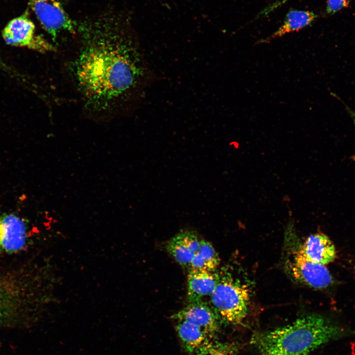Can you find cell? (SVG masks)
<instances>
[{"label": "cell", "mask_w": 355, "mask_h": 355, "mask_svg": "<svg viewBox=\"0 0 355 355\" xmlns=\"http://www.w3.org/2000/svg\"><path fill=\"white\" fill-rule=\"evenodd\" d=\"M76 27L83 45L76 74L87 101L104 108L142 97L151 73L127 19L106 12Z\"/></svg>", "instance_id": "cell-1"}, {"label": "cell", "mask_w": 355, "mask_h": 355, "mask_svg": "<svg viewBox=\"0 0 355 355\" xmlns=\"http://www.w3.org/2000/svg\"><path fill=\"white\" fill-rule=\"evenodd\" d=\"M343 327L317 314L261 333L253 339L259 355H307L328 342L347 335Z\"/></svg>", "instance_id": "cell-2"}, {"label": "cell", "mask_w": 355, "mask_h": 355, "mask_svg": "<svg viewBox=\"0 0 355 355\" xmlns=\"http://www.w3.org/2000/svg\"><path fill=\"white\" fill-rule=\"evenodd\" d=\"M217 275V284L210 296V305L220 324H241L248 311L250 302L248 287L229 273Z\"/></svg>", "instance_id": "cell-3"}, {"label": "cell", "mask_w": 355, "mask_h": 355, "mask_svg": "<svg viewBox=\"0 0 355 355\" xmlns=\"http://www.w3.org/2000/svg\"><path fill=\"white\" fill-rule=\"evenodd\" d=\"M286 245L285 268L293 279L316 289H325L334 284L333 278L325 265L309 260L295 237H288Z\"/></svg>", "instance_id": "cell-4"}, {"label": "cell", "mask_w": 355, "mask_h": 355, "mask_svg": "<svg viewBox=\"0 0 355 355\" xmlns=\"http://www.w3.org/2000/svg\"><path fill=\"white\" fill-rule=\"evenodd\" d=\"M64 0H29V5L44 29L55 39L63 32L74 33L76 24L71 20Z\"/></svg>", "instance_id": "cell-5"}, {"label": "cell", "mask_w": 355, "mask_h": 355, "mask_svg": "<svg viewBox=\"0 0 355 355\" xmlns=\"http://www.w3.org/2000/svg\"><path fill=\"white\" fill-rule=\"evenodd\" d=\"M2 36L12 46H24L41 52L55 50V47L36 32L34 22L27 12L11 20L4 28Z\"/></svg>", "instance_id": "cell-6"}, {"label": "cell", "mask_w": 355, "mask_h": 355, "mask_svg": "<svg viewBox=\"0 0 355 355\" xmlns=\"http://www.w3.org/2000/svg\"><path fill=\"white\" fill-rule=\"evenodd\" d=\"M176 321L196 325L213 336L218 331L220 323L209 304L202 300L191 302L171 317Z\"/></svg>", "instance_id": "cell-7"}, {"label": "cell", "mask_w": 355, "mask_h": 355, "mask_svg": "<svg viewBox=\"0 0 355 355\" xmlns=\"http://www.w3.org/2000/svg\"><path fill=\"white\" fill-rule=\"evenodd\" d=\"M27 231L23 221L11 214L0 216V251L13 253L25 245Z\"/></svg>", "instance_id": "cell-8"}, {"label": "cell", "mask_w": 355, "mask_h": 355, "mask_svg": "<svg viewBox=\"0 0 355 355\" xmlns=\"http://www.w3.org/2000/svg\"><path fill=\"white\" fill-rule=\"evenodd\" d=\"M200 241L195 232L183 230L170 239L166 248L180 265L188 268L199 247Z\"/></svg>", "instance_id": "cell-9"}, {"label": "cell", "mask_w": 355, "mask_h": 355, "mask_svg": "<svg viewBox=\"0 0 355 355\" xmlns=\"http://www.w3.org/2000/svg\"><path fill=\"white\" fill-rule=\"evenodd\" d=\"M302 248L309 260L324 265L333 261L336 256L333 243L327 236L321 233L309 236L302 244Z\"/></svg>", "instance_id": "cell-10"}, {"label": "cell", "mask_w": 355, "mask_h": 355, "mask_svg": "<svg viewBox=\"0 0 355 355\" xmlns=\"http://www.w3.org/2000/svg\"><path fill=\"white\" fill-rule=\"evenodd\" d=\"M217 273L198 270H189L187 277V297L191 302L202 300L210 296L217 284Z\"/></svg>", "instance_id": "cell-11"}, {"label": "cell", "mask_w": 355, "mask_h": 355, "mask_svg": "<svg viewBox=\"0 0 355 355\" xmlns=\"http://www.w3.org/2000/svg\"><path fill=\"white\" fill-rule=\"evenodd\" d=\"M176 321L175 329L179 340L185 351L191 355L213 337L196 325L184 321Z\"/></svg>", "instance_id": "cell-12"}, {"label": "cell", "mask_w": 355, "mask_h": 355, "mask_svg": "<svg viewBox=\"0 0 355 355\" xmlns=\"http://www.w3.org/2000/svg\"><path fill=\"white\" fill-rule=\"evenodd\" d=\"M317 15L308 10H293L286 15L283 24L271 35L260 40L266 43L287 34L298 31L311 24L317 18Z\"/></svg>", "instance_id": "cell-13"}, {"label": "cell", "mask_w": 355, "mask_h": 355, "mask_svg": "<svg viewBox=\"0 0 355 355\" xmlns=\"http://www.w3.org/2000/svg\"><path fill=\"white\" fill-rule=\"evenodd\" d=\"M220 261L219 256L212 244L204 240H200L199 247L188 269L214 272Z\"/></svg>", "instance_id": "cell-14"}, {"label": "cell", "mask_w": 355, "mask_h": 355, "mask_svg": "<svg viewBox=\"0 0 355 355\" xmlns=\"http://www.w3.org/2000/svg\"><path fill=\"white\" fill-rule=\"evenodd\" d=\"M238 352L236 344L213 338L197 349L193 355H237Z\"/></svg>", "instance_id": "cell-15"}, {"label": "cell", "mask_w": 355, "mask_h": 355, "mask_svg": "<svg viewBox=\"0 0 355 355\" xmlns=\"http://www.w3.org/2000/svg\"><path fill=\"white\" fill-rule=\"evenodd\" d=\"M352 0H327L326 11L327 14H333L348 7Z\"/></svg>", "instance_id": "cell-16"}, {"label": "cell", "mask_w": 355, "mask_h": 355, "mask_svg": "<svg viewBox=\"0 0 355 355\" xmlns=\"http://www.w3.org/2000/svg\"><path fill=\"white\" fill-rule=\"evenodd\" d=\"M287 0H281V1H278V2L273 4L272 5H271L269 8H268L265 12L266 13H268V12L271 11L274 8H276V7L280 6L281 4L284 3Z\"/></svg>", "instance_id": "cell-17"}, {"label": "cell", "mask_w": 355, "mask_h": 355, "mask_svg": "<svg viewBox=\"0 0 355 355\" xmlns=\"http://www.w3.org/2000/svg\"><path fill=\"white\" fill-rule=\"evenodd\" d=\"M351 114H352V116L354 122L355 124V113L351 111Z\"/></svg>", "instance_id": "cell-18"}]
</instances>
